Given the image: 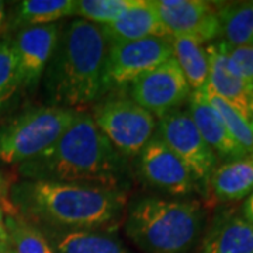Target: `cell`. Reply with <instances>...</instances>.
<instances>
[{"label":"cell","mask_w":253,"mask_h":253,"mask_svg":"<svg viewBox=\"0 0 253 253\" xmlns=\"http://www.w3.org/2000/svg\"><path fill=\"white\" fill-rule=\"evenodd\" d=\"M0 253H11L9 246H0Z\"/></svg>","instance_id":"cell-31"},{"label":"cell","mask_w":253,"mask_h":253,"mask_svg":"<svg viewBox=\"0 0 253 253\" xmlns=\"http://www.w3.org/2000/svg\"><path fill=\"white\" fill-rule=\"evenodd\" d=\"M100 132L121 158H135L156 132V118L135 101L111 97L96 104L90 114Z\"/></svg>","instance_id":"cell-6"},{"label":"cell","mask_w":253,"mask_h":253,"mask_svg":"<svg viewBox=\"0 0 253 253\" xmlns=\"http://www.w3.org/2000/svg\"><path fill=\"white\" fill-rule=\"evenodd\" d=\"M138 170L148 186L172 196H187L197 190L189 169L156 134L138 155Z\"/></svg>","instance_id":"cell-10"},{"label":"cell","mask_w":253,"mask_h":253,"mask_svg":"<svg viewBox=\"0 0 253 253\" xmlns=\"http://www.w3.org/2000/svg\"><path fill=\"white\" fill-rule=\"evenodd\" d=\"M10 191H11V187H10L9 179L0 172V207L6 215H16L18 212L11 201Z\"/></svg>","instance_id":"cell-27"},{"label":"cell","mask_w":253,"mask_h":253,"mask_svg":"<svg viewBox=\"0 0 253 253\" xmlns=\"http://www.w3.org/2000/svg\"><path fill=\"white\" fill-rule=\"evenodd\" d=\"M0 246H9V232L6 226V214L0 207Z\"/></svg>","instance_id":"cell-28"},{"label":"cell","mask_w":253,"mask_h":253,"mask_svg":"<svg viewBox=\"0 0 253 253\" xmlns=\"http://www.w3.org/2000/svg\"><path fill=\"white\" fill-rule=\"evenodd\" d=\"M187 111L197 126L200 135L214 151L217 158L219 156L226 161H234L246 156V152L229 134L224 121L208 103L203 91L194 90L190 93Z\"/></svg>","instance_id":"cell-14"},{"label":"cell","mask_w":253,"mask_h":253,"mask_svg":"<svg viewBox=\"0 0 253 253\" xmlns=\"http://www.w3.org/2000/svg\"><path fill=\"white\" fill-rule=\"evenodd\" d=\"M203 94L206 96L207 101L212 106V109L218 113V116L224 121L226 129L229 134L239 144V146L244 149L246 155H253V126H251L244 116L235 110L229 103L221 99L218 94L208 87L206 84L203 89Z\"/></svg>","instance_id":"cell-23"},{"label":"cell","mask_w":253,"mask_h":253,"mask_svg":"<svg viewBox=\"0 0 253 253\" xmlns=\"http://www.w3.org/2000/svg\"><path fill=\"white\" fill-rule=\"evenodd\" d=\"M135 3L136 0H76L75 16L96 26H106L123 17Z\"/></svg>","instance_id":"cell-24"},{"label":"cell","mask_w":253,"mask_h":253,"mask_svg":"<svg viewBox=\"0 0 253 253\" xmlns=\"http://www.w3.org/2000/svg\"><path fill=\"white\" fill-rule=\"evenodd\" d=\"M207 54L210 62L208 87L238 110L253 126V82L246 79L229 59L224 41L208 45Z\"/></svg>","instance_id":"cell-13"},{"label":"cell","mask_w":253,"mask_h":253,"mask_svg":"<svg viewBox=\"0 0 253 253\" xmlns=\"http://www.w3.org/2000/svg\"><path fill=\"white\" fill-rule=\"evenodd\" d=\"M163 26L172 36H191L206 42L221 34L219 7L204 0H155Z\"/></svg>","instance_id":"cell-11"},{"label":"cell","mask_w":253,"mask_h":253,"mask_svg":"<svg viewBox=\"0 0 253 253\" xmlns=\"http://www.w3.org/2000/svg\"><path fill=\"white\" fill-rule=\"evenodd\" d=\"M226 54L246 79L253 82V46L234 48L225 44Z\"/></svg>","instance_id":"cell-26"},{"label":"cell","mask_w":253,"mask_h":253,"mask_svg":"<svg viewBox=\"0 0 253 253\" xmlns=\"http://www.w3.org/2000/svg\"><path fill=\"white\" fill-rule=\"evenodd\" d=\"M55 253H131L121 241L101 231H69L37 225Z\"/></svg>","instance_id":"cell-17"},{"label":"cell","mask_w":253,"mask_h":253,"mask_svg":"<svg viewBox=\"0 0 253 253\" xmlns=\"http://www.w3.org/2000/svg\"><path fill=\"white\" fill-rule=\"evenodd\" d=\"M76 0H24L16 7L17 27H38L55 24L58 20L75 16Z\"/></svg>","instance_id":"cell-20"},{"label":"cell","mask_w":253,"mask_h":253,"mask_svg":"<svg viewBox=\"0 0 253 253\" xmlns=\"http://www.w3.org/2000/svg\"><path fill=\"white\" fill-rule=\"evenodd\" d=\"M21 89V78L11 40H0V111Z\"/></svg>","instance_id":"cell-25"},{"label":"cell","mask_w":253,"mask_h":253,"mask_svg":"<svg viewBox=\"0 0 253 253\" xmlns=\"http://www.w3.org/2000/svg\"><path fill=\"white\" fill-rule=\"evenodd\" d=\"M200 253H253V224L245 217H218L203 241Z\"/></svg>","instance_id":"cell-16"},{"label":"cell","mask_w":253,"mask_h":253,"mask_svg":"<svg viewBox=\"0 0 253 253\" xmlns=\"http://www.w3.org/2000/svg\"><path fill=\"white\" fill-rule=\"evenodd\" d=\"M126 232L145 253H187L203 228V210L196 200L145 197L126 218Z\"/></svg>","instance_id":"cell-4"},{"label":"cell","mask_w":253,"mask_h":253,"mask_svg":"<svg viewBox=\"0 0 253 253\" xmlns=\"http://www.w3.org/2000/svg\"><path fill=\"white\" fill-rule=\"evenodd\" d=\"M124 158L100 132L89 113L78 111L71 126L37 158L18 165L24 180L84 183L120 189Z\"/></svg>","instance_id":"cell-2"},{"label":"cell","mask_w":253,"mask_h":253,"mask_svg":"<svg viewBox=\"0 0 253 253\" xmlns=\"http://www.w3.org/2000/svg\"><path fill=\"white\" fill-rule=\"evenodd\" d=\"M219 23L225 44L234 48L253 46V1L219 7Z\"/></svg>","instance_id":"cell-21"},{"label":"cell","mask_w":253,"mask_h":253,"mask_svg":"<svg viewBox=\"0 0 253 253\" xmlns=\"http://www.w3.org/2000/svg\"><path fill=\"white\" fill-rule=\"evenodd\" d=\"M10 197L17 212L34 225L97 231L114 225L126 207V193L84 183L23 180Z\"/></svg>","instance_id":"cell-1"},{"label":"cell","mask_w":253,"mask_h":253,"mask_svg":"<svg viewBox=\"0 0 253 253\" xmlns=\"http://www.w3.org/2000/svg\"><path fill=\"white\" fill-rule=\"evenodd\" d=\"M11 253H55L42 231L28 219L16 215H6Z\"/></svg>","instance_id":"cell-22"},{"label":"cell","mask_w":253,"mask_h":253,"mask_svg":"<svg viewBox=\"0 0 253 253\" xmlns=\"http://www.w3.org/2000/svg\"><path fill=\"white\" fill-rule=\"evenodd\" d=\"M173 56L172 45L165 38L113 41L107 46L106 84L126 87L146 72Z\"/></svg>","instance_id":"cell-8"},{"label":"cell","mask_w":253,"mask_h":253,"mask_svg":"<svg viewBox=\"0 0 253 253\" xmlns=\"http://www.w3.org/2000/svg\"><path fill=\"white\" fill-rule=\"evenodd\" d=\"M155 134L184 163L196 183L208 186V180L218 166V158L200 135L189 111L173 110L159 118Z\"/></svg>","instance_id":"cell-7"},{"label":"cell","mask_w":253,"mask_h":253,"mask_svg":"<svg viewBox=\"0 0 253 253\" xmlns=\"http://www.w3.org/2000/svg\"><path fill=\"white\" fill-rule=\"evenodd\" d=\"M244 217L253 224V191L246 197L244 204Z\"/></svg>","instance_id":"cell-30"},{"label":"cell","mask_w":253,"mask_h":253,"mask_svg":"<svg viewBox=\"0 0 253 253\" xmlns=\"http://www.w3.org/2000/svg\"><path fill=\"white\" fill-rule=\"evenodd\" d=\"M109 42L99 26L73 18L63 28L44 73L49 106L81 111L107 90L106 56Z\"/></svg>","instance_id":"cell-3"},{"label":"cell","mask_w":253,"mask_h":253,"mask_svg":"<svg viewBox=\"0 0 253 253\" xmlns=\"http://www.w3.org/2000/svg\"><path fill=\"white\" fill-rule=\"evenodd\" d=\"M173 58L184 73L191 91L201 90L208 82L210 62L207 48L199 38L191 36H172L169 38Z\"/></svg>","instance_id":"cell-19"},{"label":"cell","mask_w":253,"mask_h":253,"mask_svg":"<svg viewBox=\"0 0 253 253\" xmlns=\"http://www.w3.org/2000/svg\"><path fill=\"white\" fill-rule=\"evenodd\" d=\"M61 31V26L56 23L20 28L11 40L17 58L21 89L33 90L44 78L46 66L58 45Z\"/></svg>","instance_id":"cell-12"},{"label":"cell","mask_w":253,"mask_h":253,"mask_svg":"<svg viewBox=\"0 0 253 253\" xmlns=\"http://www.w3.org/2000/svg\"><path fill=\"white\" fill-rule=\"evenodd\" d=\"M9 16H7V10H6V3L0 1V38L3 34L7 31L9 28Z\"/></svg>","instance_id":"cell-29"},{"label":"cell","mask_w":253,"mask_h":253,"mask_svg":"<svg viewBox=\"0 0 253 253\" xmlns=\"http://www.w3.org/2000/svg\"><path fill=\"white\" fill-rule=\"evenodd\" d=\"M208 187L219 203H232L248 197L253 191V155L217 166L208 180Z\"/></svg>","instance_id":"cell-18"},{"label":"cell","mask_w":253,"mask_h":253,"mask_svg":"<svg viewBox=\"0 0 253 253\" xmlns=\"http://www.w3.org/2000/svg\"><path fill=\"white\" fill-rule=\"evenodd\" d=\"M107 42L113 41H134L144 38H165L170 34L163 26L154 1L136 0L135 6L129 9L117 21L99 26Z\"/></svg>","instance_id":"cell-15"},{"label":"cell","mask_w":253,"mask_h":253,"mask_svg":"<svg viewBox=\"0 0 253 253\" xmlns=\"http://www.w3.org/2000/svg\"><path fill=\"white\" fill-rule=\"evenodd\" d=\"M128 87L129 99L155 118H162L179 109L191 93L186 76L173 56L139 76Z\"/></svg>","instance_id":"cell-9"},{"label":"cell","mask_w":253,"mask_h":253,"mask_svg":"<svg viewBox=\"0 0 253 253\" xmlns=\"http://www.w3.org/2000/svg\"><path fill=\"white\" fill-rule=\"evenodd\" d=\"M76 110L33 107L0 126V162L21 165L41 155L71 126Z\"/></svg>","instance_id":"cell-5"}]
</instances>
